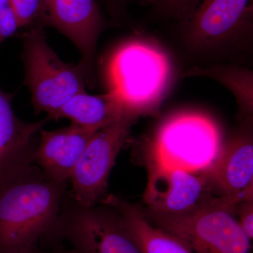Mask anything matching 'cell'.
<instances>
[{"label": "cell", "mask_w": 253, "mask_h": 253, "mask_svg": "<svg viewBox=\"0 0 253 253\" xmlns=\"http://www.w3.org/2000/svg\"><path fill=\"white\" fill-rule=\"evenodd\" d=\"M68 183L52 180L34 163L0 180V253H27L57 220Z\"/></svg>", "instance_id": "1"}, {"label": "cell", "mask_w": 253, "mask_h": 253, "mask_svg": "<svg viewBox=\"0 0 253 253\" xmlns=\"http://www.w3.org/2000/svg\"><path fill=\"white\" fill-rule=\"evenodd\" d=\"M169 56L157 44L143 40L123 43L107 66L109 91L128 112L156 115L172 78Z\"/></svg>", "instance_id": "2"}, {"label": "cell", "mask_w": 253, "mask_h": 253, "mask_svg": "<svg viewBox=\"0 0 253 253\" xmlns=\"http://www.w3.org/2000/svg\"><path fill=\"white\" fill-rule=\"evenodd\" d=\"M224 141L220 126L210 115L194 110L178 111L156 128L148 146L147 163L205 173Z\"/></svg>", "instance_id": "3"}, {"label": "cell", "mask_w": 253, "mask_h": 253, "mask_svg": "<svg viewBox=\"0 0 253 253\" xmlns=\"http://www.w3.org/2000/svg\"><path fill=\"white\" fill-rule=\"evenodd\" d=\"M24 84L32 95L36 114L47 113L53 119L78 93L86 91L88 74L83 63L63 62L46 42L42 26L31 27L23 37Z\"/></svg>", "instance_id": "4"}, {"label": "cell", "mask_w": 253, "mask_h": 253, "mask_svg": "<svg viewBox=\"0 0 253 253\" xmlns=\"http://www.w3.org/2000/svg\"><path fill=\"white\" fill-rule=\"evenodd\" d=\"M236 206L215 197L185 215H163L140 208L150 223L181 240L194 253H252L251 241L236 218Z\"/></svg>", "instance_id": "5"}, {"label": "cell", "mask_w": 253, "mask_h": 253, "mask_svg": "<svg viewBox=\"0 0 253 253\" xmlns=\"http://www.w3.org/2000/svg\"><path fill=\"white\" fill-rule=\"evenodd\" d=\"M177 21L190 49L199 54H223L249 42L253 0H196Z\"/></svg>", "instance_id": "6"}, {"label": "cell", "mask_w": 253, "mask_h": 253, "mask_svg": "<svg viewBox=\"0 0 253 253\" xmlns=\"http://www.w3.org/2000/svg\"><path fill=\"white\" fill-rule=\"evenodd\" d=\"M101 205L82 206L68 191L46 238L68 242L76 253H141L118 211Z\"/></svg>", "instance_id": "7"}, {"label": "cell", "mask_w": 253, "mask_h": 253, "mask_svg": "<svg viewBox=\"0 0 253 253\" xmlns=\"http://www.w3.org/2000/svg\"><path fill=\"white\" fill-rule=\"evenodd\" d=\"M138 118L126 113L91 136L69 180L68 192L78 204L96 206L107 195L111 170Z\"/></svg>", "instance_id": "8"}, {"label": "cell", "mask_w": 253, "mask_h": 253, "mask_svg": "<svg viewBox=\"0 0 253 253\" xmlns=\"http://www.w3.org/2000/svg\"><path fill=\"white\" fill-rule=\"evenodd\" d=\"M148 181L143 197L149 212L185 215L201 209L217 196L206 173L188 172L147 163Z\"/></svg>", "instance_id": "9"}, {"label": "cell", "mask_w": 253, "mask_h": 253, "mask_svg": "<svg viewBox=\"0 0 253 253\" xmlns=\"http://www.w3.org/2000/svg\"><path fill=\"white\" fill-rule=\"evenodd\" d=\"M40 25L52 26L72 42L91 76L96 44L106 26L96 0H41Z\"/></svg>", "instance_id": "10"}, {"label": "cell", "mask_w": 253, "mask_h": 253, "mask_svg": "<svg viewBox=\"0 0 253 253\" xmlns=\"http://www.w3.org/2000/svg\"><path fill=\"white\" fill-rule=\"evenodd\" d=\"M206 173L214 194L237 206L253 201V144L250 134L224 141L219 156Z\"/></svg>", "instance_id": "11"}, {"label": "cell", "mask_w": 253, "mask_h": 253, "mask_svg": "<svg viewBox=\"0 0 253 253\" xmlns=\"http://www.w3.org/2000/svg\"><path fill=\"white\" fill-rule=\"evenodd\" d=\"M97 131L73 123L56 130L42 129L33 163L52 180L68 183L86 144Z\"/></svg>", "instance_id": "12"}, {"label": "cell", "mask_w": 253, "mask_h": 253, "mask_svg": "<svg viewBox=\"0 0 253 253\" xmlns=\"http://www.w3.org/2000/svg\"><path fill=\"white\" fill-rule=\"evenodd\" d=\"M12 95L0 89V180L33 163L35 137L50 119L26 122L11 107Z\"/></svg>", "instance_id": "13"}, {"label": "cell", "mask_w": 253, "mask_h": 253, "mask_svg": "<svg viewBox=\"0 0 253 253\" xmlns=\"http://www.w3.org/2000/svg\"><path fill=\"white\" fill-rule=\"evenodd\" d=\"M100 204L118 211L141 253H194L181 240L150 223L140 206L114 194L106 195Z\"/></svg>", "instance_id": "14"}, {"label": "cell", "mask_w": 253, "mask_h": 253, "mask_svg": "<svg viewBox=\"0 0 253 253\" xmlns=\"http://www.w3.org/2000/svg\"><path fill=\"white\" fill-rule=\"evenodd\" d=\"M126 113H130L111 93L92 95L84 91L63 105L53 119L67 118L76 126L99 130Z\"/></svg>", "instance_id": "15"}, {"label": "cell", "mask_w": 253, "mask_h": 253, "mask_svg": "<svg viewBox=\"0 0 253 253\" xmlns=\"http://www.w3.org/2000/svg\"><path fill=\"white\" fill-rule=\"evenodd\" d=\"M186 76H203L218 82L234 95L243 114H252L253 78V73L250 70L237 66L216 65L207 68H192L186 73Z\"/></svg>", "instance_id": "16"}, {"label": "cell", "mask_w": 253, "mask_h": 253, "mask_svg": "<svg viewBox=\"0 0 253 253\" xmlns=\"http://www.w3.org/2000/svg\"><path fill=\"white\" fill-rule=\"evenodd\" d=\"M10 1L21 28L41 26V0H10Z\"/></svg>", "instance_id": "17"}, {"label": "cell", "mask_w": 253, "mask_h": 253, "mask_svg": "<svg viewBox=\"0 0 253 253\" xmlns=\"http://www.w3.org/2000/svg\"><path fill=\"white\" fill-rule=\"evenodd\" d=\"M152 5L156 14L165 18L178 20L189 11L196 0H146Z\"/></svg>", "instance_id": "18"}, {"label": "cell", "mask_w": 253, "mask_h": 253, "mask_svg": "<svg viewBox=\"0 0 253 253\" xmlns=\"http://www.w3.org/2000/svg\"><path fill=\"white\" fill-rule=\"evenodd\" d=\"M21 28L10 0H0V44Z\"/></svg>", "instance_id": "19"}, {"label": "cell", "mask_w": 253, "mask_h": 253, "mask_svg": "<svg viewBox=\"0 0 253 253\" xmlns=\"http://www.w3.org/2000/svg\"><path fill=\"white\" fill-rule=\"evenodd\" d=\"M235 213L240 226L252 241L253 239V201H244L236 206Z\"/></svg>", "instance_id": "20"}, {"label": "cell", "mask_w": 253, "mask_h": 253, "mask_svg": "<svg viewBox=\"0 0 253 253\" xmlns=\"http://www.w3.org/2000/svg\"><path fill=\"white\" fill-rule=\"evenodd\" d=\"M136 0H106L108 8L113 16H118L126 11V6Z\"/></svg>", "instance_id": "21"}, {"label": "cell", "mask_w": 253, "mask_h": 253, "mask_svg": "<svg viewBox=\"0 0 253 253\" xmlns=\"http://www.w3.org/2000/svg\"><path fill=\"white\" fill-rule=\"evenodd\" d=\"M27 253H76L72 249H64L63 248H56V249L50 250V251H44L36 247Z\"/></svg>", "instance_id": "22"}]
</instances>
